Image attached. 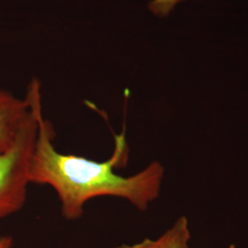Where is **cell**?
<instances>
[{
	"mask_svg": "<svg viewBox=\"0 0 248 248\" xmlns=\"http://www.w3.org/2000/svg\"><path fill=\"white\" fill-rule=\"evenodd\" d=\"M180 1L183 0H153L149 5V8L155 15L167 16Z\"/></svg>",
	"mask_w": 248,
	"mask_h": 248,
	"instance_id": "5",
	"label": "cell"
},
{
	"mask_svg": "<svg viewBox=\"0 0 248 248\" xmlns=\"http://www.w3.org/2000/svg\"><path fill=\"white\" fill-rule=\"evenodd\" d=\"M25 97L31 106V115L18 133L16 142L0 156V222L24 207L31 185L29 169L38 132L37 113L42 106L39 80L31 81Z\"/></svg>",
	"mask_w": 248,
	"mask_h": 248,
	"instance_id": "2",
	"label": "cell"
},
{
	"mask_svg": "<svg viewBox=\"0 0 248 248\" xmlns=\"http://www.w3.org/2000/svg\"><path fill=\"white\" fill-rule=\"evenodd\" d=\"M190 239L189 222L186 217L181 216L155 239L146 238L135 244H123L112 248H189Z\"/></svg>",
	"mask_w": 248,
	"mask_h": 248,
	"instance_id": "4",
	"label": "cell"
},
{
	"mask_svg": "<svg viewBox=\"0 0 248 248\" xmlns=\"http://www.w3.org/2000/svg\"><path fill=\"white\" fill-rule=\"evenodd\" d=\"M37 120L38 132L29 179L31 184L53 188L64 219L78 220L87 203L98 197L122 199L139 211H146L159 198L166 170L158 161L129 177L116 173V166L126 155V144L122 136L112 156L98 162L57 150L53 144V124L44 117L43 106L38 109Z\"/></svg>",
	"mask_w": 248,
	"mask_h": 248,
	"instance_id": "1",
	"label": "cell"
},
{
	"mask_svg": "<svg viewBox=\"0 0 248 248\" xmlns=\"http://www.w3.org/2000/svg\"><path fill=\"white\" fill-rule=\"evenodd\" d=\"M13 247V238L9 235L0 236V248H11Z\"/></svg>",
	"mask_w": 248,
	"mask_h": 248,
	"instance_id": "6",
	"label": "cell"
},
{
	"mask_svg": "<svg viewBox=\"0 0 248 248\" xmlns=\"http://www.w3.org/2000/svg\"><path fill=\"white\" fill-rule=\"evenodd\" d=\"M31 112L26 97L19 98L9 91L0 89V156L16 142Z\"/></svg>",
	"mask_w": 248,
	"mask_h": 248,
	"instance_id": "3",
	"label": "cell"
}]
</instances>
